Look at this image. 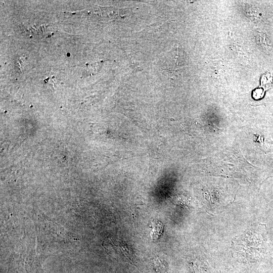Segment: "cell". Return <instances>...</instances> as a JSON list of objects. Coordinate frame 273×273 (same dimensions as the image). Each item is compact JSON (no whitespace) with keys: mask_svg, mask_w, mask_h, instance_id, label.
Instances as JSON below:
<instances>
[{"mask_svg":"<svg viewBox=\"0 0 273 273\" xmlns=\"http://www.w3.org/2000/svg\"><path fill=\"white\" fill-rule=\"evenodd\" d=\"M154 269L157 273H165L167 267L165 263L159 258H155L153 261Z\"/></svg>","mask_w":273,"mask_h":273,"instance_id":"obj_1","label":"cell"},{"mask_svg":"<svg viewBox=\"0 0 273 273\" xmlns=\"http://www.w3.org/2000/svg\"><path fill=\"white\" fill-rule=\"evenodd\" d=\"M153 228L152 229V234L153 235V238L156 235V237L157 236H160V232L161 233V230H162V226L161 224L159 223H155L153 225Z\"/></svg>","mask_w":273,"mask_h":273,"instance_id":"obj_2","label":"cell"},{"mask_svg":"<svg viewBox=\"0 0 273 273\" xmlns=\"http://www.w3.org/2000/svg\"><path fill=\"white\" fill-rule=\"evenodd\" d=\"M263 93L262 89H257L254 92V97L255 99H259L263 97Z\"/></svg>","mask_w":273,"mask_h":273,"instance_id":"obj_3","label":"cell"}]
</instances>
